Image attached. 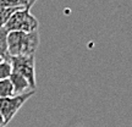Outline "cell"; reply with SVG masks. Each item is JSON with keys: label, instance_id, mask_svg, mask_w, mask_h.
<instances>
[{"label": "cell", "instance_id": "cell-1", "mask_svg": "<svg viewBox=\"0 0 132 127\" xmlns=\"http://www.w3.org/2000/svg\"><path fill=\"white\" fill-rule=\"evenodd\" d=\"M39 32H9L7 50L10 57L34 55L39 47Z\"/></svg>", "mask_w": 132, "mask_h": 127}, {"label": "cell", "instance_id": "cell-2", "mask_svg": "<svg viewBox=\"0 0 132 127\" xmlns=\"http://www.w3.org/2000/svg\"><path fill=\"white\" fill-rule=\"evenodd\" d=\"M39 22L37 17H34L28 9H20L10 17L5 28L9 32H34L38 31Z\"/></svg>", "mask_w": 132, "mask_h": 127}, {"label": "cell", "instance_id": "cell-3", "mask_svg": "<svg viewBox=\"0 0 132 127\" xmlns=\"http://www.w3.org/2000/svg\"><path fill=\"white\" fill-rule=\"evenodd\" d=\"M12 65V71L23 76L28 81L33 89L37 88L36 82V56L27 55V56H14L10 59Z\"/></svg>", "mask_w": 132, "mask_h": 127}, {"label": "cell", "instance_id": "cell-4", "mask_svg": "<svg viewBox=\"0 0 132 127\" xmlns=\"http://www.w3.org/2000/svg\"><path fill=\"white\" fill-rule=\"evenodd\" d=\"M34 93H36V90L29 92V93H24V94H15L14 97H10V98L0 99V114L4 116L6 123H9L15 117V115L22 108V105Z\"/></svg>", "mask_w": 132, "mask_h": 127}, {"label": "cell", "instance_id": "cell-5", "mask_svg": "<svg viewBox=\"0 0 132 127\" xmlns=\"http://www.w3.org/2000/svg\"><path fill=\"white\" fill-rule=\"evenodd\" d=\"M10 81L14 86V89H15V94H24V93H29V92H33L32 86L29 83L28 81L24 78L23 76H21L17 72H14L10 76Z\"/></svg>", "mask_w": 132, "mask_h": 127}, {"label": "cell", "instance_id": "cell-6", "mask_svg": "<svg viewBox=\"0 0 132 127\" xmlns=\"http://www.w3.org/2000/svg\"><path fill=\"white\" fill-rule=\"evenodd\" d=\"M37 0H0V7H17L31 9Z\"/></svg>", "mask_w": 132, "mask_h": 127}, {"label": "cell", "instance_id": "cell-7", "mask_svg": "<svg viewBox=\"0 0 132 127\" xmlns=\"http://www.w3.org/2000/svg\"><path fill=\"white\" fill-rule=\"evenodd\" d=\"M7 34H9V31L6 28L0 29V56L4 60L11 59L9 55V50H7Z\"/></svg>", "mask_w": 132, "mask_h": 127}, {"label": "cell", "instance_id": "cell-8", "mask_svg": "<svg viewBox=\"0 0 132 127\" xmlns=\"http://www.w3.org/2000/svg\"><path fill=\"white\" fill-rule=\"evenodd\" d=\"M14 95H15V89L10 78L0 81V99L10 98V97H14Z\"/></svg>", "mask_w": 132, "mask_h": 127}, {"label": "cell", "instance_id": "cell-9", "mask_svg": "<svg viewBox=\"0 0 132 127\" xmlns=\"http://www.w3.org/2000/svg\"><path fill=\"white\" fill-rule=\"evenodd\" d=\"M17 10L20 9H17V7H0V29L5 28V26L10 20V17Z\"/></svg>", "mask_w": 132, "mask_h": 127}, {"label": "cell", "instance_id": "cell-10", "mask_svg": "<svg viewBox=\"0 0 132 127\" xmlns=\"http://www.w3.org/2000/svg\"><path fill=\"white\" fill-rule=\"evenodd\" d=\"M12 73V65L10 60H4L0 62V81L7 80Z\"/></svg>", "mask_w": 132, "mask_h": 127}, {"label": "cell", "instance_id": "cell-11", "mask_svg": "<svg viewBox=\"0 0 132 127\" xmlns=\"http://www.w3.org/2000/svg\"><path fill=\"white\" fill-rule=\"evenodd\" d=\"M6 125H7V123H6V121H5L4 116H3V115L0 114V127H5Z\"/></svg>", "mask_w": 132, "mask_h": 127}, {"label": "cell", "instance_id": "cell-12", "mask_svg": "<svg viewBox=\"0 0 132 127\" xmlns=\"http://www.w3.org/2000/svg\"><path fill=\"white\" fill-rule=\"evenodd\" d=\"M1 61H4V59H3V57L0 56V62H1Z\"/></svg>", "mask_w": 132, "mask_h": 127}]
</instances>
